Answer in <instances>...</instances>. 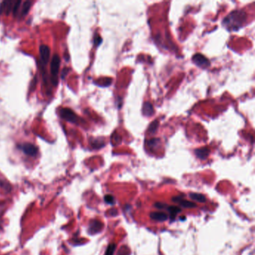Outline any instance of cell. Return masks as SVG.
Returning <instances> with one entry per match:
<instances>
[{"label":"cell","mask_w":255,"mask_h":255,"mask_svg":"<svg viewBox=\"0 0 255 255\" xmlns=\"http://www.w3.org/2000/svg\"><path fill=\"white\" fill-rule=\"evenodd\" d=\"M246 14L243 11H233L223 20V26L229 31L240 29L246 20Z\"/></svg>","instance_id":"obj_1"},{"label":"cell","mask_w":255,"mask_h":255,"mask_svg":"<svg viewBox=\"0 0 255 255\" xmlns=\"http://www.w3.org/2000/svg\"><path fill=\"white\" fill-rule=\"evenodd\" d=\"M60 116L61 118L65 119V120L71 122L76 123L78 121V117L75 114L74 111L69 108H61L59 111Z\"/></svg>","instance_id":"obj_2"},{"label":"cell","mask_w":255,"mask_h":255,"mask_svg":"<svg viewBox=\"0 0 255 255\" xmlns=\"http://www.w3.org/2000/svg\"><path fill=\"white\" fill-rule=\"evenodd\" d=\"M192 60H193V62L198 67H202V68H206V67H209V65H210L209 60L204 56L199 53L194 55L193 58H192Z\"/></svg>","instance_id":"obj_3"},{"label":"cell","mask_w":255,"mask_h":255,"mask_svg":"<svg viewBox=\"0 0 255 255\" xmlns=\"http://www.w3.org/2000/svg\"><path fill=\"white\" fill-rule=\"evenodd\" d=\"M19 148L21 150L24 154L29 156H34L37 154V148L35 145L30 143H26V144H22L19 145Z\"/></svg>","instance_id":"obj_4"},{"label":"cell","mask_w":255,"mask_h":255,"mask_svg":"<svg viewBox=\"0 0 255 255\" xmlns=\"http://www.w3.org/2000/svg\"><path fill=\"white\" fill-rule=\"evenodd\" d=\"M60 63H61V60H60L59 56H58L57 54L54 55L53 57H52V61H51L50 71H51V73H52V75L53 76L56 77V78L58 73V70H59Z\"/></svg>","instance_id":"obj_5"},{"label":"cell","mask_w":255,"mask_h":255,"mask_svg":"<svg viewBox=\"0 0 255 255\" xmlns=\"http://www.w3.org/2000/svg\"><path fill=\"white\" fill-rule=\"evenodd\" d=\"M50 47L47 45H41L40 47V56H41V59L43 63L45 65L48 63L49 59H50Z\"/></svg>","instance_id":"obj_6"},{"label":"cell","mask_w":255,"mask_h":255,"mask_svg":"<svg viewBox=\"0 0 255 255\" xmlns=\"http://www.w3.org/2000/svg\"><path fill=\"white\" fill-rule=\"evenodd\" d=\"M172 201L175 203H178L181 207L184 208H194L196 207V204L192 201H189L186 200H183L182 196H177L172 198Z\"/></svg>","instance_id":"obj_7"},{"label":"cell","mask_w":255,"mask_h":255,"mask_svg":"<svg viewBox=\"0 0 255 255\" xmlns=\"http://www.w3.org/2000/svg\"><path fill=\"white\" fill-rule=\"evenodd\" d=\"M15 2L14 1H4L2 2V4H0V14H2V13L5 11L7 14H10V12L12 11L13 7V4H14Z\"/></svg>","instance_id":"obj_8"},{"label":"cell","mask_w":255,"mask_h":255,"mask_svg":"<svg viewBox=\"0 0 255 255\" xmlns=\"http://www.w3.org/2000/svg\"><path fill=\"white\" fill-rule=\"evenodd\" d=\"M150 216V218H152L153 220L157 221V222H164V221H166L169 218L168 214L163 212L151 213Z\"/></svg>","instance_id":"obj_9"},{"label":"cell","mask_w":255,"mask_h":255,"mask_svg":"<svg viewBox=\"0 0 255 255\" xmlns=\"http://www.w3.org/2000/svg\"><path fill=\"white\" fill-rule=\"evenodd\" d=\"M102 228H103V224H102V223L100 222L99 221L97 220L92 221L90 224L89 233L91 234L97 233L99 231H101Z\"/></svg>","instance_id":"obj_10"},{"label":"cell","mask_w":255,"mask_h":255,"mask_svg":"<svg viewBox=\"0 0 255 255\" xmlns=\"http://www.w3.org/2000/svg\"><path fill=\"white\" fill-rule=\"evenodd\" d=\"M194 153H195L196 156H197L199 159H205L209 156V150L207 147H202V148L195 150Z\"/></svg>","instance_id":"obj_11"},{"label":"cell","mask_w":255,"mask_h":255,"mask_svg":"<svg viewBox=\"0 0 255 255\" xmlns=\"http://www.w3.org/2000/svg\"><path fill=\"white\" fill-rule=\"evenodd\" d=\"M143 114L145 116L150 117L154 114V107H153L152 104L149 102H146V103L144 104V106H143Z\"/></svg>","instance_id":"obj_12"},{"label":"cell","mask_w":255,"mask_h":255,"mask_svg":"<svg viewBox=\"0 0 255 255\" xmlns=\"http://www.w3.org/2000/svg\"><path fill=\"white\" fill-rule=\"evenodd\" d=\"M167 209L170 213V215H171L170 218H171V219H172V220L175 218V216H176L177 213L181 212V208H180L179 207H176V206H169L167 207Z\"/></svg>","instance_id":"obj_13"},{"label":"cell","mask_w":255,"mask_h":255,"mask_svg":"<svg viewBox=\"0 0 255 255\" xmlns=\"http://www.w3.org/2000/svg\"><path fill=\"white\" fill-rule=\"evenodd\" d=\"M189 197L194 201H197L201 203H205L207 201V198L204 194L200 193H190Z\"/></svg>","instance_id":"obj_14"},{"label":"cell","mask_w":255,"mask_h":255,"mask_svg":"<svg viewBox=\"0 0 255 255\" xmlns=\"http://www.w3.org/2000/svg\"><path fill=\"white\" fill-rule=\"evenodd\" d=\"M32 5V2L31 1H26L25 2H23V5H22V10L21 12H20V14H21L22 17L26 16V14L29 12L30 7H31Z\"/></svg>","instance_id":"obj_15"},{"label":"cell","mask_w":255,"mask_h":255,"mask_svg":"<svg viewBox=\"0 0 255 255\" xmlns=\"http://www.w3.org/2000/svg\"><path fill=\"white\" fill-rule=\"evenodd\" d=\"M115 248H116V245H115V243H111V244L109 245L108 248H107L106 252L105 253V255H113L114 254Z\"/></svg>","instance_id":"obj_16"},{"label":"cell","mask_w":255,"mask_h":255,"mask_svg":"<svg viewBox=\"0 0 255 255\" xmlns=\"http://www.w3.org/2000/svg\"><path fill=\"white\" fill-rule=\"evenodd\" d=\"M21 3H22V2L20 1V0H17V1H16L14 2V7H13V9H12L14 16H17V14H18L19 8H20V5H21Z\"/></svg>","instance_id":"obj_17"},{"label":"cell","mask_w":255,"mask_h":255,"mask_svg":"<svg viewBox=\"0 0 255 255\" xmlns=\"http://www.w3.org/2000/svg\"><path fill=\"white\" fill-rule=\"evenodd\" d=\"M105 201L106 202L109 204H115V198L112 195H110V194H107L104 197Z\"/></svg>","instance_id":"obj_18"},{"label":"cell","mask_w":255,"mask_h":255,"mask_svg":"<svg viewBox=\"0 0 255 255\" xmlns=\"http://www.w3.org/2000/svg\"><path fill=\"white\" fill-rule=\"evenodd\" d=\"M158 127V121L157 120H156V121H154V123H152V124H150V127H149V132L150 133H155V131H156V129H157Z\"/></svg>","instance_id":"obj_19"},{"label":"cell","mask_w":255,"mask_h":255,"mask_svg":"<svg viewBox=\"0 0 255 255\" xmlns=\"http://www.w3.org/2000/svg\"><path fill=\"white\" fill-rule=\"evenodd\" d=\"M154 207H156V208L160 209H167V207H169V205H167L166 204L161 203V202H157L154 204Z\"/></svg>","instance_id":"obj_20"},{"label":"cell","mask_w":255,"mask_h":255,"mask_svg":"<svg viewBox=\"0 0 255 255\" xmlns=\"http://www.w3.org/2000/svg\"><path fill=\"white\" fill-rule=\"evenodd\" d=\"M159 139H151V140L147 141V144L150 147H153V146H155L156 144H158L159 142Z\"/></svg>","instance_id":"obj_21"},{"label":"cell","mask_w":255,"mask_h":255,"mask_svg":"<svg viewBox=\"0 0 255 255\" xmlns=\"http://www.w3.org/2000/svg\"><path fill=\"white\" fill-rule=\"evenodd\" d=\"M101 41H102V38H101V37H99V36L96 37L95 40H94V42H95L96 45H97V46H98V45H99V44H101Z\"/></svg>","instance_id":"obj_22"}]
</instances>
